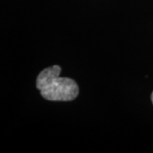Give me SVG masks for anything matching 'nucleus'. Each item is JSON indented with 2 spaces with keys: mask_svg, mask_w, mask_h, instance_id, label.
Listing matches in <instances>:
<instances>
[{
  "mask_svg": "<svg viewBox=\"0 0 153 153\" xmlns=\"http://www.w3.org/2000/svg\"><path fill=\"white\" fill-rule=\"evenodd\" d=\"M61 69L53 66L44 69L37 78V88L44 99L52 101L72 100L79 93L76 82L68 77H60Z\"/></svg>",
  "mask_w": 153,
  "mask_h": 153,
  "instance_id": "obj_1",
  "label": "nucleus"
},
{
  "mask_svg": "<svg viewBox=\"0 0 153 153\" xmlns=\"http://www.w3.org/2000/svg\"><path fill=\"white\" fill-rule=\"evenodd\" d=\"M152 103H153V92L152 94Z\"/></svg>",
  "mask_w": 153,
  "mask_h": 153,
  "instance_id": "obj_2",
  "label": "nucleus"
}]
</instances>
